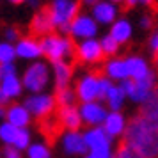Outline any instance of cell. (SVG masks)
<instances>
[{
	"label": "cell",
	"mask_w": 158,
	"mask_h": 158,
	"mask_svg": "<svg viewBox=\"0 0 158 158\" xmlns=\"http://www.w3.org/2000/svg\"><path fill=\"white\" fill-rule=\"evenodd\" d=\"M123 139L146 158L158 156V123L137 114L128 124Z\"/></svg>",
	"instance_id": "1"
},
{
	"label": "cell",
	"mask_w": 158,
	"mask_h": 158,
	"mask_svg": "<svg viewBox=\"0 0 158 158\" xmlns=\"http://www.w3.org/2000/svg\"><path fill=\"white\" fill-rule=\"evenodd\" d=\"M71 59L75 64H82V62H103L107 59V53L101 48V43L94 41V39H87L82 44L75 43L71 37Z\"/></svg>",
	"instance_id": "2"
},
{
	"label": "cell",
	"mask_w": 158,
	"mask_h": 158,
	"mask_svg": "<svg viewBox=\"0 0 158 158\" xmlns=\"http://www.w3.org/2000/svg\"><path fill=\"white\" fill-rule=\"evenodd\" d=\"M50 9H52V16H53L55 27H60V30L69 32L71 23L78 16L80 4L73 2V0H55L50 6Z\"/></svg>",
	"instance_id": "3"
},
{
	"label": "cell",
	"mask_w": 158,
	"mask_h": 158,
	"mask_svg": "<svg viewBox=\"0 0 158 158\" xmlns=\"http://www.w3.org/2000/svg\"><path fill=\"white\" fill-rule=\"evenodd\" d=\"M39 44H41L43 53L52 62H59L66 53H71V37L64 39V37H59L55 34H50V36L41 37Z\"/></svg>",
	"instance_id": "4"
},
{
	"label": "cell",
	"mask_w": 158,
	"mask_h": 158,
	"mask_svg": "<svg viewBox=\"0 0 158 158\" xmlns=\"http://www.w3.org/2000/svg\"><path fill=\"white\" fill-rule=\"evenodd\" d=\"M101 77H105V71L103 69H96L93 71L89 77L78 80L77 84V98L84 103H89V101H94L96 98H100V80Z\"/></svg>",
	"instance_id": "5"
},
{
	"label": "cell",
	"mask_w": 158,
	"mask_h": 158,
	"mask_svg": "<svg viewBox=\"0 0 158 158\" xmlns=\"http://www.w3.org/2000/svg\"><path fill=\"white\" fill-rule=\"evenodd\" d=\"M36 123H37V130L43 133V137L46 139V142L50 144H55L57 137L64 131V126L60 123V115H59V108L55 107L53 112L43 115V117H36Z\"/></svg>",
	"instance_id": "6"
},
{
	"label": "cell",
	"mask_w": 158,
	"mask_h": 158,
	"mask_svg": "<svg viewBox=\"0 0 158 158\" xmlns=\"http://www.w3.org/2000/svg\"><path fill=\"white\" fill-rule=\"evenodd\" d=\"M48 82V68L43 62L32 64L23 75V85L32 93H41Z\"/></svg>",
	"instance_id": "7"
},
{
	"label": "cell",
	"mask_w": 158,
	"mask_h": 158,
	"mask_svg": "<svg viewBox=\"0 0 158 158\" xmlns=\"http://www.w3.org/2000/svg\"><path fill=\"white\" fill-rule=\"evenodd\" d=\"M55 27V22H53V16H52V9L50 6L43 7L39 13H37L34 18H32V23H30V34L32 37H44L50 36V32Z\"/></svg>",
	"instance_id": "8"
},
{
	"label": "cell",
	"mask_w": 158,
	"mask_h": 158,
	"mask_svg": "<svg viewBox=\"0 0 158 158\" xmlns=\"http://www.w3.org/2000/svg\"><path fill=\"white\" fill-rule=\"evenodd\" d=\"M25 107L29 108V112H32L36 117H43V115L53 112L57 105H55V98L37 94V96H32V98L25 101Z\"/></svg>",
	"instance_id": "9"
},
{
	"label": "cell",
	"mask_w": 158,
	"mask_h": 158,
	"mask_svg": "<svg viewBox=\"0 0 158 158\" xmlns=\"http://www.w3.org/2000/svg\"><path fill=\"white\" fill-rule=\"evenodd\" d=\"M96 23H94L93 18H89V16H77V20L71 23V29H69V34L73 37H93L96 34Z\"/></svg>",
	"instance_id": "10"
},
{
	"label": "cell",
	"mask_w": 158,
	"mask_h": 158,
	"mask_svg": "<svg viewBox=\"0 0 158 158\" xmlns=\"http://www.w3.org/2000/svg\"><path fill=\"white\" fill-rule=\"evenodd\" d=\"M84 137H85L87 146L93 151H108L110 149V140H108L105 130L94 128V130H91V131H87Z\"/></svg>",
	"instance_id": "11"
},
{
	"label": "cell",
	"mask_w": 158,
	"mask_h": 158,
	"mask_svg": "<svg viewBox=\"0 0 158 158\" xmlns=\"http://www.w3.org/2000/svg\"><path fill=\"white\" fill-rule=\"evenodd\" d=\"M80 114H82V119L85 123H89V124H100V123H105V119H107L105 110L94 101L84 103L82 108H80Z\"/></svg>",
	"instance_id": "12"
},
{
	"label": "cell",
	"mask_w": 158,
	"mask_h": 158,
	"mask_svg": "<svg viewBox=\"0 0 158 158\" xmlns=\"http://www.w3.org/2000/svg\"><path fill=\"white\" fill-rule=\"evenodd\" d=\"M59 115H60V123L64 130L69 131H77L82 126V114L75 107H66V108H59Z\"/></svg>",
	"instance_id": "13"
},
{
	"label": "cell",
	"mask_w": 158,
	"mask_h": 158,
	"mask_svg": "<svg viewBox=\"0 0 158 158\" xmlns=\"http://www.w3.org/2000/svg\"><path fill=\"white\" fill-rule=\"evenodd\" d=\"M139 114L153 123H158V87H155L153 93L142 101V107L139 110Z\"/></svg>",
	"instance_id": "14"
},
{
	"label": "cell",
	"mask_w": 158,
	"mask_h": 158,
	"mask_svg": "<svg viewBox=\"0 0 158 158\" xmlns=\"http://www.w3.org/2000/svg\"><path fill=\"white\" fill-rule=\"evenodd\" d=\"M41 53H43L41 44L37 43L34 37H25L16 46V55H20L23 59H34V57H39Z\"/></svg>",
	"instance_id": "15"
},
{
	"label": "cell",
	"mask_w": 158,
	"mask_h": 158,
	"mask_svg": "<svg viewBox=\"0 0 158 158\" xmlns=\"http://www.w3.org/2000/svg\"><path fill=\"white\" fill-rule=\"evenodd\" d=\"M7 121L11 124H15L16 128H23V126H27L30 121V115H29V108L27 107H20V105H11L7 110Z\"/></svg>",
	"instance_id": "16"
},
{
	"label": "cell",
	"mask_w": 158,
	"mask_h": 158,
	"mask_svg": "<svg viewBox=\"0 0 158 158\" xmlns=\"http://www.w3.org/2000/svg\"><path fill=\"white\" fill-rule=\"evenodd\" d=\"M153 89H155V75H153V73H149L146 78L137 80L135 91H133V94H131V100L140 101V103H142V101L146 100L151 93H153Z\"/></svg>",
	"instance_id": "17"
},
{
	"label": "cell",
	"mask_w": 158,
	"mask_h": 158,
	"mask_svg": "<svg viewBox=\"0 0 158 158\" xmlns=\"http://www.w3.org/2000/svg\"><path fill=\"white\" fill-rule=\"evenodd\" d=\"M105 75L112 77V78L117 80H126L130 78V69H128V59H117V60H112L105 66Z\"/></svg>",
	"instance_id": "18"
},
{
	"label": "cell",
	"mask_w": 158,
	"mask_h": 158,
	"mask_svg": "<svg viewBox=\"0 0 158 158\" xmlns=\"http://www.w3.org/2000/svg\"><path fill=\"white\" fill-rule=\"evenodd\" d=\"M87 142H85V137L78 135L77 131H71L64 137V149L68 153H85L87 151Z\"/></svg>",
	"instance_id": "19"
},
{
	"label": "cell",
	"mask_w": 158,
	"mask_h": 158,
	"mask_svg": "<svg viewBox=\"0 0 158 158\" xmlns=\"http://www.w3.org/2000/svg\"><path fill=\"white\" fill-rule=\"evenodd\" d=\"M53 66H55V80H57L55 91H57V89H66V87H68V82L71 80L73 66L66 64V62H62V60L53 62Z\"/></svg>",
	"instance_id": "20"
},
{
	"label": "cell",
	"mask_w": 158,
	"mask_h": 158,
	"mask_svg": "<svg viewBox=\"0 0 158 158\" xmlns=\"http://www.w3.org/2000/svg\"><path fill=\"white\" fill-rule=\"evenodd\" d=\"M124 128V117L119 112H112L107 115V119L103 123V130L107 131V135L110 137H117Z\"/></svg>",
	"instance_id": "21"
},
{
	"label": "cell",
	"mask_w": 158,
	"mask_h": 158,
	"mask_svg": "<svg viewBox=\"0 0 158 158\" xmlns=\"http://www.w3.org/2000/svg\"><path fill=\"white\" fill-rule=\"evenodd\" d=\"M93 15H94V20H98L100 23H110L114 22L115 18V9L107 2H100V4L94 6Z\"/></svg>",
	"instance_id": "22"
},
{
	"label": "cell",
	"mask_w": 158,
	"mask_h": 158,
	"mask_svg": "<svg viewBox=\"0 0 158 158\" xmlns=\"http://www.w3.org/2000/svg\"><path fill=\"white\" fill-rule=\"evenodd\" d=\"M128 69H130V77L133 80H142L149 75V69L140 57H131L128 59Z\"/></svg>",
	"instance_id": "23"
},
{
	"label": "cell",
	"mask_w": 158,
	"mask_h": 158,
	"mask_svg": "<svg viewBox=\"0 0 158 158\" xmlns=\"http://www.w3.org/2000/svg\"><path fill=\"white\" fill-rule=\"evenodd\" d=\"M110 36L114 37L117 43H126L131 36V27H130L128 22H124V20H119V22H115L112 25V30H110Z\"/></svg>",
	"instance_id": "24"
},
{
	"label": "cell",
	"mask_w": 158,
	"mask_h": 158,
	"mask_svg": "<svg viewBox=\"0 0 158 158\" xmlns=\"http://www.w3.org/2000/svg\"><path fill=\"white\" fill-rule=\"evenodd\" d=\"M75 101H77V94H73L68 87H66V89H57V91H55V105H57V108L73 107Z\"/></svg>",
	"instance_id": "25"
},
{
	"label": "cell",
	"mask_w": 158,
	"mask_h": 158,
	"mask_svg": "<svg viewBox=\"0 0 158 158\" xmlns=\"http://www.w3.org/2000/svg\"><path fill=\"white\" fill-rule=\"evenodd\" d=\"M124 89L123 87H112L107 94V103L108 107L112 108L114 112H117V108L123 105V100H124Z\"/></svg>",
	"instance_id": "26"
},
{
	"label": "cell",
	"mask_w": 158,
	"mask_h": 158,
	"mask_svg": "<svg viewBox=\"0 0 158 158\" xmlns=\"http://www.w3.org/2000/svg\"><path fill=\"white\" fill-rule=\"evenodd\" d=\"M2 89L6 91L7 96H20V93H22V84H20V80L16 78L15 75L4 77V80H2Z\"/></svg>",
	"instance_id": "27"
},
{
	"label": "cell",
	"mask_w": 158,
	"mask_h": 158,
	"mask_svg": "<svg viewBox=\"0 0 158 158\" xmlns=\"http://www.w3.org/2000/svg\"><path fill=\"white\" fill-rule=\"evenodd\" d=\"M18 130H20V128H16L15 124L6 123V124H2V126H0V139H2L6 144H15V139H16Z\"/></svg>",
	"instance_id": "28"
},
{
	"label": "cell",
	"mask_w": 158,
	"mask_h": 158,
	"mask_svg": "<svg viewBox=\"0 0 158 158\" xmlns=\"http://www.w3.org/2000/svg\"><path fill=\"white\" fill-rule=\"evenodd\" d=\"M16 55V48H13L11 44H0V66L9 64Z\"/></svg>",
	"instance_id": "29"
},
{
	"label": "cell",
	"mask_w": 158,
	"mask_h": 158,
	"mask_svg": "<svg viewBox=\"0 0 158 158\" xmlns=\"http://www.w3.org/2000/svg\"><path fill=\"white\" fill-rule=\"evenodd\" d=\"M101 48H103V52L107 53V57H108V55H114L115 52H117L119 43L112 36H107V37H103V41H101Z\"/></svg>",
	"instance_id": "30"
},
{
	"label": "cell",
	"mask_w": 158,
	"mask_h": 158,
	"mask_svg": "<svg viewBox=\"0 0 158 158\" xmlns=\"http://www.w3.org/2000/svg\"><path fill=\"white\" fill-rule=\"evenodd\" d=\"M29 158H50V151L41 144H36L29 148Z\"/></svg>",
	"instance_id": "31"
},
{
	"label": "cell",
	"mask_w": 158,
	"mask_h": 158,
	"mask_svg": "<svg viewBox=\"0 0 158 158\" xmlns=\"http://www.w3.org/2000/svg\"><path fill=\"white\" fill-rule=\"evenodd\" d=\"M29 146V131L27 130L20 128L18 130V133H16V139H15V148L18 149H25Z\"/></svg>",
	"instance_id": "32"
},
{
	"label": "cell",
	"mask_w": 158,
	"mask_h": 158,
	"mask_svg": "<svg viewBox=\"0 0 158 158\" xmlns=\"http://www.w3.org/2000/svg\"><path fill=\"white\" fill-rule=\"evenodd\" d=\"M110 89H112L110 80H107L105 77H101V80H100V98H107V94H108Z\"/></svg>",
	"instance_id": "33"
},
{
	"label": "cell",
	"mask_w": 158,
	"mask_h": 158,
	"mask_svg": "<svg viewBox=\"0 0 158 158\" xmlns=\"http://www.w3.org/2000/svg\"><path fill=\"white\" fill-rule=\"evenodd\" d=\"M135 84H137V80H123V84H121V87L124 89V93L128 94V96H131L133 94V91H135Z\"/></svg>",
	"instance_id": "34"
},
{
	"label": "cell",
	"mask_w": 158,
	"mask_h": 158,
	"mask_svg": "<svg viewBox=\"0 0 158 158\" xmlns=\"http://www.w3.org/2000/svg\"><path fill=\"white\" fill-rule=\"evenodd\" d=\"M11 75H15V66H11V62L0 66V77H11Z\"/></svg>",
	"instance_id": "35"
},
{
	"label": "cell",
	"mask_w": 158,
	"mask_h": 158,
	"mask_svg": "<svg viewBox=\"0 0 158 158\" xmlns=\"http://www.w3.org/2000/svg\"><path fill=\"white\" fill-rule=\"evenodd\" d=\"M4 151H6V158H22L18 148H7V149H4Z\"/></svg>",
	"instance_id": "36"
},
{
	"label": "cell",
	"mask_w": 158,
	"mask_h": 158,
	"mask_svg": "<svg viewBox=\"0 0 158 158\" xmlns=\"http://www.w3.org/2000/svg\"><path fill=\"white\" fill-rule=\"evenodd\" d=\"M87 158H110V151H93Z\"/></svg>",
	"instance_id": "37"
},
{
	"label": "cell",
	"mask_w": 158,
	"mask_h": 158,
	"mask_svg": "<svg viewBox=\"0 0 158 158\" xmlns=\"http://www.w3.org/2000/svg\"><path fill=\"white\" fill-rule=\"evenodd\" d=\"M139 0H124V4H123V9H121V13H126L128 9H131L133 6H135Z\"/></svg>",
	"instance_id": "38"
},
{
	"label": "cell",
	"mask_w": 158,
	"mask_h": 158,
	"mask_svg": "<svg viewBox=\"0 0 158 158\" xmlns=\"http://www.w3.org/2000/svg\"><path fill=\"white\" fill-rule=\"evenodd\" d=\"M7 94H6V91H4V89H2V87H0V107H4V105H6V103H7Z\"/></svg>",
	"instance_id": "39"
},
{
	"label": "cell",
	"mask_w": 158,
	"mask_h": 158,
	"mask_svg": "<svg viewBox=\"0 0 158 158\" xmlns=\"http://www.w3.org/2000/svg\"><path fill=\"white\" fill-rule=\"evenodd\" d=\"M151 48H153V52H158V32L151 37Z\"/></svg>",
	"instance_id": "40"
},
{
	"label": "cell",
	"mask_w": 158,
	"mask_h": 158,
	"mask_svg": "<svg viewBox=\"0 0 158 158\" xmlns=\"http://www.w3.org/2000/svg\"><path fill=\"white\" fill-rule=\"evenodd\" d=\"M16 37H18V30H16V29H9L7 30V39L13 41V39H16Z\"/></svg>",
	"instance_id": "41"
},
{
	"label": "cell",
	"mask_w": 158,
	"mask_h": 158,
	"mask_svg": "<svg viewBox=\"0 0 158 158\" xmlns=\"http://www.w3.org/2000/svg\"><path fill=\"white\" fill-rule=\"evenodd\" d=\"M140 2H144V4H148L149 7H153L155 11H158V4L155 2V0H140Z\"/></svg>",
	"instance_id": "42"
},
{
	"label": "cell",
	"mask_w": 158,
	"mask_h": 158,
	"mask_svg": "<svg viewBox=\"0 0 158 158\" xmlns=\"http://www.w3.org/2000/svg\"><path fill=\"white\" fill-rule=\"evenodd\" d=\"M140 23H142L144 29H149L151 25H153V23H151V18H142V20H140Z\"/></svg>",
	"instance_id": "43"
},
{
	"label": "cell",
	"mask_w": 158,
	"mask_h": 158,
	"mask_svg": "<svg viewBox=\"0 0 158 158\" xmlns=\"http://www.w3.org/2000/svg\"><path fill=\"white\" fill-rule=\"evenodd\" d=\"M82 4H85V6H96V4H100L98 0H80Z\"/></svg>",
	"instance_id": "44"
},
{
	"label": "cell",
	"mask_w": 158,
	"mask_h": 158,
	"mask_svg": "<svg viewBox=\"0 0 158 158\" xmlns=\"http://www.w3.org/2000/svg\"><path fill=\"white\" fill-rule=\"evenodd\" d=\"M155 64H156V69H158V52H155Z\"/></svg>",
	"instance_id": "45"
},
{
	"label": "cell",
	"mask_w": 158,
	"mask_h": 158,
	"mask_svg": "<svg viewBox=\"0 0 158 158\" xmlns=\"http://www.w3.org/2000/svg\"><path fill=\"white\" fill-rule=\"evenodd\" d=\"M4 114H7V112L4 110V107H0V117H4Z\"/></svg>",
	"instance_id": "46"
},
{
	"label": "cell",
	"mask_w": 158,
	"mask_h": 158,
	"mask_svg": "<svg viewBox=\"0 0 158 158\" xmlns=\"http://www.w3.org/2000/svg\"><path fill=\"white\" fill-rule=\"evenodd\" d=\"M11 2H13V4H22L23 0H11Z\"/></svg>",
	"instance_id": "47"
},
{
	"label": "cell",
	"mask_w": 158,
	"mask_h": 158,
	"mask_svg": "<svg viewBox=\"0 0 158 158\" xmlns=\"http://www.w3.org/2000/svg\"><path fill=\"white\" fill-rule=\"evenodd\" d=\"M112 2H124V0H112Z\"/></svg>",
	"instance_id": "48"
}]
</instances>
